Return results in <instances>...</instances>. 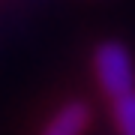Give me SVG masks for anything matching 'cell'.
Segmentation results:
<instances>
[{
	"instance_id": "obj_1",
	"label": "cell",
	"mask_w": 135,
	"mask_h": 135,
	"mask_svg": "<svg viewBox=\"0 0 135 135\" xmlns=\"http://www.w3.org/2000/svg\"><path fill=\"white\" fill-rule=\"evenodd\" d=\"M93 69H96L99 87L111 99L135 90V63L120 42H102L93 57Z\"/></svg>"
},
{
	"instance_id": "obj_2",
	"label": "cell",
	"mask_w": 135,
	"mask_h": 135,
	"mask_svg": "<svg viewBox=\"0 0 135 135\" xmlns=\"http://www.w3.org/2000/svg\"><path fill=\"white\" fill-rule=\"evenodd\" d=\"M90 117H93V111L87 102H66L45 123L42 135H84L87 126H90Z\"/></svg>"
},
{
	"instance_id": "obj_3",
	"label": "cell",
	"mask_w": 135,
	"mask_h": 135,
	"mask_svg": "<svg viewBox=\"0 0 135 135\" xmlns=\"http://www.w3.org/2000/svg\"><path fill=\"white\" fill-rule=\"evenodd\" d=\"M111 111H114L117 132L120 135H135V90L111 99Z\"/></svg>"
}]
</instances>
